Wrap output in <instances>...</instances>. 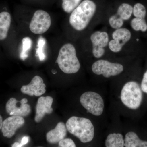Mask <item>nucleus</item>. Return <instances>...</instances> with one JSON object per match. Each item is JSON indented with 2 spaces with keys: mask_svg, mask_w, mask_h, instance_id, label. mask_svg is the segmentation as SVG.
Returning <instances> with one entry per match:
<instances>
[{
  "mask_svg": "<svg viewBox=\"0 0 147 147\" xmlns=\"http://www.w3.org/2000/svg\"><path fill=\"white\" fill-rule=\"evenodd\" d=\"M142 59L121 76L110 81V105L121 116L138 119L147 110V101L141 86Z\"/></svg>",
  "mask_w": 147,
  "mask_h": 147,
  "instance_id": "obj_1",
  "label": "nucleus"
},
{
  "mask_svg": "<svg viewBox=\"0 0 147 147\" xmlns=\"http://www.w3.org/2000/svg\"><path fill=\"white\" fill-rule=\"evenodd\" d=\"M52 19L49 13L42 9L36 11L32 16L29 25V29L35 34H43L50 29Z\"/></svg>",
  "mask_w": 147,
  "mask_h": 147,
  "instance_id": "obj_13",
  "label": "nucleus"
},
{
  "mask_svg": "<svg viewBox=\"0 0 147 147\" xmlns=\"http://www.w3.org/2000/svg\"><path fill=\"white\" fill-rule=\"evenodd\" d=\"M46 85L41 77L35 76L29 84L22 86L21 92L24 94L30 96H40L46 92Z\"/></svg>",
  "mask_w": 147,
  "mask_h": 147,
  "instance_id": "obj_16",
  "label": "nucleus"
},
{
  "mask_svg": "<svg viewBox=\"0 0 147 147\" xmlns=\"http://www.w3.org/2000/svg\"><path fill=\"white\" fill-rule=\"evenodd\" d=\"M67 131L65 124L63 122H60L54 129L50 130L46 134L47 142L51 144H57L66 137Z\"/></svg>",
  "mask_w": 147,
  "mask_h": 147,
  "instance_id": "obj_18",
  "label": "nucleus"
},
{
  "mask_svg": "<svg viewBox=\"0 0 147 147\" xmlns=\"http://www.w3.org/2000/svg\"><path fill=\"white\" fill-rule=\"evenodd\" d=\"M24 123L25 120L21 116H12L7 118L3 121L1 128L3 135L7 138H11Z\"/></svg>",
  "mask_w": 147,
  "mask_h": 147,
  "instance_id": "obj_15",
  "label": "nucleus"
},
{
  "mask_svg": "<svg viewBox=\"0 0 147 147\" xmlns=\"http://www.w3.org/2000/svg\"><path fill=\"white\" fill-rule=\"evenodd\" d=\"M3 123V121L2 117L0 115V130H1V129Z\"/></svg>",
  "mask_w": 147,
  "mask_h": 147,
  "instance_id": "obj_27",
  "label": "nucleus"
},
{
  "mask_svg": "<svg viewBox=\"0 0 147 147\" xmlns=\"http://www.w3.org/2000/svg\"><path fill=\"white\" fill-rule=\"evenodd\" d=\"M109 122L103 133L102 146L124 147L123 123L118 112L109 105Z\"/></svg>",
  "mask_w": 147,
  "mask_h": 147,
  "instance_id": "obj_7",
  "label": "nucleus"
},
{
  "mask_svg": "<svg viewBox=\"0 0 147 147\" xmlns=\"http://www.w3.org/2000/svg\"><path fill=\"white\" fill-rule=\"evenodd\" d=\"M32 40L29 37H25L22 40V50L20 57L22 60L25 61L28 57V52L32 45Z\"/></svg>",
  "mask_w": 147,
  "mask_h": 147,
  "instance_id": "obj_20",
  "label": "nucleus"
},
{
  "mask_svg": "<svg viewBox=\"0 0 147 147\" xmlns=\"http://www.w3.org/2000/svg\"><path fill=\"white\" fill-rule=\"evenodd\" d=\"M110 34L105 30H97L90 34V47L88 50V63L102 58H110L108 53V46Z\"/></svg>",
  "mask_w": 147,
  "mask_h": 147,
  "instance_id": "obj_10",
  "label": "nucleus"
},
{
  "mask_svg": "<svg viewBox=\"0 0 147 147\" xmlns=\"http://www.w3.org/2000/svg\"><path fill=\"white\" fill-rule=\"evenodd\" d=\"M140 58H106L88 63L92 84H104L128 71Z\"/></svg>",
  "mask_w": 147,
  "mask_h": 147,
  "instance_id": "obj_3",
  "label": "nucleus"
},
{
  "mask_svg": "<svg viewBox=\"0 0 147 147\" xmlns=\"http://www.w3.org/2000/svg\"><path fill=\"white\" fill-rule=\"evenodd\" d=\"M83 0H62V8L65 13L70 14Z\"/></svg>",
  "mask_w": 147,
  "mask_h": 147,
  "instance_id": "obj_21",
  "label": "nucleus"
},
{
  "mask_svg": "<svg viewBox=\"0 0 147 147\" xmlns=\"http://www.w3.org/2000/svg\"><path fill=\"white\" fill-rule=\"evenodd\" d=\"M124 147H147V129L132 122L123 123Z\"/></svg>",
  "mask_w": 147,
  "mask_h": 147,
  "instance_id": "obj_11",
  "label": "nucleus"
},
{
  "mask_svg": "<svg viewBox=\"0 0 147 147\" xmlns=\"http://www.w3.org/2000/svg\"><path fill=\"white\" fill-rule=\"evenodd\" d=\"M11 21V16L9 12L3 11L0 13V40L7 37Z\"/></svg>",
  "mask_w": 147,
  "mask_h": 147,
  "instance_id": "obj_19",
  "label": "nucleus"
},
{
  "mask_svg": "<svg viewBox=\"0 0 147 147\" xmlns=\"http://www.w3.org/2000/svg\"><path fill=\"white\" fill-rule=\"evenodd\" d=\"M56 63L61 71L67 75L78 73L82 68L76 47L71 42H66L61 46Z\"/></svg>",
  "mask_w": 147,
  "mask_h": 147,
  "instance_id": "obj_9",
  "label": "nucleus"
},
{
  "mask_svg": "<svg viewBox=\"0 0 147 147\" xmlns=\"http://www.w3.org/2000/svg\"><path fill=\"white\" fill-rule=\"evenodd\" d=\"M141 37L131 29L123 27L110 34L108 54L111 58L142 57L146 51Z\"/></svg>",
  "mask_w": 147,
  "mask_h": 147,
  "instance_id": "obj_2",
  "label": "nucleus"
},
{
  "mask_svg": "<svg viewBox=\"0 0 147 147\" xmlns=\"http://www.w3.org/2000/svg\"><path fill=\"white\" fill-rule=\"evenodd\" d=\"M12 147H20V143L18 142H15L12 145Z\"/></svg>",
  "mask_w": 147,
  "mask_h": 147,
  "instance_id": "obj_26",
  "label": "nucleus"
},
{
  "mask_svg": "<svg viewBox=\"0 0 147 147\" xmlns=\"http://www.w3.org/2000/svg\"><path fill=\"white\" fill-rule=\"evenodd\" d=\"M92 84L90 88L80 96L79 103L86 116L95 121L102 129H105L109 122L106 90L103 84Z\"/></svg>",
  "mask_w": 147,
  "mask_h": 147,
  "instance_id": "obj_4",
  "label": "nucleus"
},
{
  "mask_svg": "<svg viewBox=\"0 0 147 147\" xmlns=\"http://www.w3.org/2000/svg\"><path fill=\"white\" fill-rule=\"evenodd\" d=\"M28 102L26 98L18 101L16 98H11L6 104V111L10 115L27 117L31 111L30 106L27 103Z\"/></svg>",
  "mask_w": 147,
  "mask_h": 147,
  "instance_id": "obj_14",
  "label": "nucleus"
},
{
  "mask_svg": "<svg viewBox=\"0 0 147 147\" xmlns=\"http://www.w3.org/2000/svg\"><path fill=\"white\" fill-rule=\"evenodd\" d=\"M59 147H76V145L73 139L69 138H65L59 142Z\"/></svg>",
  "mask_w": 147,
  "mask_h": 147,
  "instance_id": "obj_24",
  "label": "nucleus"
},
{
  "mask_svg": "<svg viewBox=\"0 0 147 147\" xmlns=\"http://www.w3.org/2000/svg\"><path fill=\"white\" fill-rule=\"evenodd\" d=\"M30 138L28 136H25L23 137L21 140V143H20V147L23 146L24 145L27 144L29 142Z\"/></svg>",
  "mask_w": 147,
  "mask_h": 147,
  "instance_id": "obj_25",
  "label": "nucleus"
},
{
  "mask_svg": "<svg viewBox=\"0 0 147 147\" xmlns=\"http://www.w3.org/2000/svg\"><path fill=\"white\" fill-rule=\"evenodd\" d=\"M133 5L134 3L128 0H115L108 2L105 12L110 13L107 18L108 26L113 30L124 27L132 17Z\"/></svg>",
  "mask_w": 147,
  "mask_h": 147,
  "instance_id": "obj_8",
  "label": "nucleus"
},
{
  "mask_svg": "<svg viewBox=\"0 0 147 147\" xmlns=\"http://www.w3.org/2000/svg\"><path fill=\"white\" fill-rule=\"evenodd\" d=\"M67 131L88 146H102L104 129L86 116H72L65 123Z\"/></svg>",
  "mask_w": 147,
  "mask_h": 147,
  "instance_id": "obj_5",
  "label": "nucleus"
},
{
  "mask_svg": "<svg viewBox=\"0 0 147 147\" xmlns=\"http://www.w3.org/2000/svg\"><path fill=\"white\" fill-rule=\"evenodd\" d=\"M46 40L43 37L40 36L38 41L37 48L36 51V56L40 61H44L45 59V55L44 53V47H45Z\"/></svg>",
  "mask_w": 147,
  "mask_h": 147,
  "instance_id": "obj_23",
  "label": "nucleus"
},
{
  "mask_svg": "<svg viewBox=\"0 0 147 147\" xmlns=\"http://www.w3.org/2000/svg\"><path fill=\"white\" fill-rule=\"evenodd\" d=\"M107 0H83L70 13L68 22L75 31H85L95 24L100 15L105 13Z\"/></svg>",
  "mask_w": 147,
  "mask_h": 147,
  "instance_id": "obj_6",
  "label": "nucleus"
},
{
  "mask_svg": "<svg viewBox=\"0 0 147 147\" xmlns=\"http://www.w3.org/2000/svg\"><path fill=\"white\" fill-rule=\"evenodd\" d=\"M129 24L133 32L141 37L147 38V6L145 4L134 3L132 17Z\"/></svg>",
  "mask_w": 147,
  "mask_h": 147,
  "instance_id": "obj_12",
  "label": "nucleus"
},
{
  "mask_svg": "<svg viewBox=\"0 0 147 147\" xmlns=\"http://www.w3.org/2000/svg\"><path fill=\"white\" fill-rule=\"evenodd\" d=\"M146 61L144 67L142 69L141 80V86L147 101V51L146 55Z\"/></svg>",
  "mask_w": 147,
  "mask_h": 147,
  "instance_id": "obj_22",
  "label": "nucleus"
},
{
  "mask_svg": "<svg viewBox=\"0 0 147 147\" xmlns=\"http://www.w3.org/2000/svg\"><path fill=\"white\" fill-rule=\"evenodd\" d=\"M53 99L50 96H41L38 100L36 106V115L34 120L36 123H39L42 120L46 114L53 113L52 108Z\"/></svg>",
  "mask_w": 147,
  "mask_h": 147,
  "instance_id": "obj_17",
  "label": "nucleus"
}]
</instances>
